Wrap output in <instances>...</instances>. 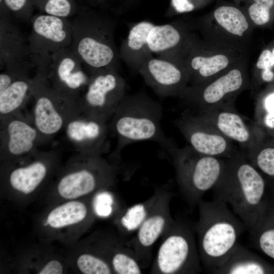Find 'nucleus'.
I'll return each mask as SVG.
<instances>
[{"label": "nucleus", "mask_w": 274, "mask_h": 274, "mask_svg": "<svg viewBox=\"0 0 274 274\" xmlns=\"http://www.w3.org/2000/svg\"><path fill=\"white\" fill-rule=\"evenodd\" d=\"M265 189L262 175L248 160L245 153L237 151L225 159L223 173L212 190L215 197L229 204L250 229L266 201Z\"/></svg>", "instance_id": "1"}, {"label": "nucleus", "mask_w": 274, "mask_h": 274, "mask_svg": "<svg viewBox=\"0 0 274 274\" xmlns=\"http://www.w3.org/2000/svg\"><path fill=\"white\" fill-rule=\"evenodd\" d=\"M70 48L90 76L97 71H118L119 51L115 41L116 19L91 9L83 11L73 19Z\"/></svg>", "instance_id": "2"}, {"label": "nucleus", "mask_w": 274, "mask_h": 274, "mask_svg": "<svg viewBox=\"0 0 274 274\" xmlns=\"http://www.w3.org/2000/svg\"><path fill=\"white\" fill-rule=\"evenodd\" d=\"M198 206L199 219L194 225L197 248L201 264L211 273L227 260L247 227L217 197L210 201L201 199Z\"/></svg>", "instance_id": "3"}, {"label": "nucleus", "mask_w": 274, "mask_h": 274, "mask_svg": "<svg viewBox=\"0 0 274 274\" xmlns=\"http://www.w3.org/2000/svg\"><path fill=\"white\" fill-rule=\"evenodd\" d=\"M161 104L144 90L126 95L111 118L109 125L117 138L115 154L134 142L152 141L167 150L175 143L162 130Z\"/></svg>", "instance_id": "4"}, {"label": "nucleus", "mask_w": 274, "mask_h": 274, "mask_svg": "<svg viewBox=\"0 0 274 274\" xmlns=\"http://www.w3.org/2000/svg\"><path fill=\"white\" fill-rule=\"evenodd\" d=\"M193 20L207 43L249 53L255 26L241 5L219 1L211 11Z\"/></svg>", "instance_id": "5"}, {"label": "nucleus", "mask_w": 274, "mask_h": 274, "mask_svg": "<svg viewBox=\"0 0 274 274\" xmlns=\"http://www.w3.org/2000/svg\"><path fill=\"white\" fill-rule=\"evenodd\" d=\"M167 151L181 193L191 207L198 205L203 195L219 180L225 158L201 154L189 145L180 148L175 143Z\"/></svg>", "instance_id": "6"}, {"label": "nucleus", "mask_w": 274, "mask_h": 274, "mask_svg": "<svg viewBox=\"0 0 274 274\" xmlns=\"http://www.w3.org/2000/svg\"><path fill=\"white\" fill-rule=\"evenodd\" d=\"M117 170L101 154L77 153L60 173L55 188L62 198L75 200L112 186Z\"/></svg>", "instance_id": "7"}, {"label": "nucleus", "mask_w": 274, "mask_h": 274, "mask_svg": "<svg viewBox=\"0 0 274 274\" xmlns=\"http://www.w3.org/2000/svg\"><path fill=\"white\" fill-rule=\"evenodd\" d=\"M31 98L33 105L30 118L45 144L63 131L71 119L81 113L79 100L54 89L41 73L36 72L32 78Z\"/></svg>", "instance_id": "8"}, {"label": "nucleus", "mask_w": 274, "mask_h": 274, "mask_svg": "<svg viewBox=\"0 0 274 274\" xmlns=\"http://www.w3.org/2000/svg\"><path fill=\"white\" fill-rule=\"evenodd\" d=\"M194 226L174 220L162 235L150 273L194 274L202 271L195 238Z\"/></svg>", "instance_id": "9"}, {"label": "nucleus", "mask_w": 274, "mask_h": 274, "mask_svg": "<svg viewBox=\"0 0 274 274\" xmlns=\"http://www.w3.org/2000/svg\"><path fill=\"white\" fill-rule=\"evenodd\" d=\"M248 60L245 57L207 82L187 86L180 98L194 112L234 107L238 95L251 87Z\"/></svg>", "instance_id": "10"}, {"label": "nucleus", "mask_w": 274, "mask_h": 274, "mask_svg": "<svg viewBox=\"0 0 274 274\" xmlns=\"http://www.w3.org/2000/svg\"><path fill=\"white\" fill-rule=\"evenodd\" d=\"M60 157V149L55 148L47 151L39 150L17 161L2 162V183L20 194H31L57 170Z\"/></svg>", "instance_id": "11"}, {"label": "nucleus", "mask_w": 274, "mask_h": 274, "mask_svg": "<svg viewBox=\"0 0 274 274\" xmlns=\"http://www.w3.org/2000/svg\"><path fill=\"white\" fill-rule=\"evenodd\" d=\"M126 83L118 71L102 69L89 76L79 99L81 113L110 121L124 96Z\"/></svg>", "instance_id": "12"}, {"label": "nucleus", "mask_w": 274, "mask_h": 274, "mask_svg": "<svg viewBox=\"0 0 274 274\" xmlns=\"http://www.w3.org/2000/svg\"><path fill=\"white\" fill-rule=\"evenodd\" d=\"M27 38L31 61L36 71L44 72L51 55L70 47L72 41V24L67 18L41 14L33 17Z\"/></svg>", "instance_id": "13"}, {"label": "nucleus", "mask_w": 274, "mask_h": 274, "mask_svg": "<svg viewBox=\"0 0 274 274\" xmlns=\"http://www.w3.org/2000/svg\"><path fill=\"white\" fill-rule=\"evenodd\" d=\"M248 56V52L213 45L200 38L183 61L189 76V86L216 78Z\"/></svg>", "instance_id": "14"}, {"label": "nucleus", "mask_w": 274, "mask_h": 274, "mask_svg": "<svg viewBox=\"0 0 274 274\" xmlns=\"http://www.w3.org/2000/svg\"><path fill=\"white\" fill-rule=\"evenodd\" d=\"M200 38L193 18L184 16L168 23L154 25L148 33L147 42L153 54L183 63Z\"/></svg>", "instance_id": "15"}, {"label": "nucleus", "mask_w": 274, "mask_h": 274, "mask_svg": "<svg viewBox=\"0 0 274 274\" xmlns=\"http://www.w3.org/2000/svg\"><path fill=\"white\" fill-rule=\"evenodd\" d=\"M45 144L30 117L21 112L0 117V158L2 162L17 161L37 152Z\"/></svg>", "instance_id": "16"}, {"label": "nucleus", "mask_w": 274, "mask_h": 274, "mask_svg": "<svg viewBox=\"0 0 274 274\" xmlns=\"http://www.w3.org/2000/svg\"><path fill=\"white\" fill-rule=\"evenodd\" d=\"M174 124L188 145L201 154L228 158L237 152L233 141L199 114L187 110L174 120Z\"/></svg>", "instance_id": "17"}, {"label": "nucleus", "mask_w": 274, "mask_h": 274, "mask_svg": "<svg viewBox=\"0 0 274 274\" xmlns=\"http://www.w3.org/2000/svg\"><path fill=\"white\" fill-rule=\"evenodd\" d=\"M158 197L145 220L137 229L136 234L128 243L143 268L151 261L152 247L175 220L172 217L170 202L172 194L159 189Z\"/></svg>", "instance_id": "18"}, {"label": "nucleus", "mask_w": 274, "mask_h": 274, "mask_svg": "<svg viewBox=\"0 0 274 274\" xmlns=\"http://www.w3.org/2000/svg\"><path fill=\"white\" fill-rule=\"evenodd\" d=\"M44 74L54 89L77 100L89 79V75L70 47L54 53Z\"/></svg>", "instance_id": "19"}, {"label": "nucleus", "mask_w": 274, "mask_h": 274, "mask_svg": "<svg viewBox=\"0 0 274 274\" xmlns=\"http://www.w3.org/2000/svg\"><path fill=\"white\" fill-rule=\"evenodd\" d=\"M138 73L160 97L180 98L189 86V76L182 62L153 55L143 63Z\"/></svg>", "instance_id": "20"}, {"label": "nucleus", "mask_w": 274, "mask_h": 274, "mask_svg": "<svg viewBox=\"0 0 274 274\" xmlns=\"http://www.w3.org/2000/svg\"><path fill=\"white\" fill-rule=\"evenodd\" d=\"M1 68L19 75H30L34 67L27 39L8 16L1 15Z\"/></svg>", "instance_id": "21"}, {"label": "nucleus", "mask_w": 274, "mask_h": 274, "mask_svg": "<svg viewBox=\"0 0 274 274\" xmlns=\"http://www.w3.org/2000/svg\"><path fill=\"white\" fill-rule=\"evenodd\" d=\"M108 122L83 113L65 125V138L77 153L102 155L108 149Z\"/></svg>", "instance_id": "22"}, {"label": "nucleus", "mask_w": 274, "mask_h": 274, "mask_svg": "<svg viewBox=\"0 0 274 274\" xmlns=\"http://www.w3.org/2000/svg\"><path fill=\"white\" fill-rule=\"evenodd\" d=\"M192 112L202 116L227 138L238 143L246 149L245 153L259 142L254 129L243 116L235 111L234 107Z\"/></svg>", "instance_id": "23"}, {"label": "nucleus", "mask_w": 274, "mask_h": 274, "mask_svg": "<svg viewBox=\"0 0 274 274\" xmlns=\"http://www.w3.org/2000/svg\"><path fill=\"white\" fill-rule=\"evenodd\" d=\"M155 24L148 20L133 24L120 47V59L133 72H138L143 63L153 55L147 42L150 29Z\"/></svg>", "instance_id": "24"}, {"label": "nucleus", "mask_w": 274, "mask_h": 274, "mask_svg": "<svg viewBox=\"0 0 274 274\" xmlns=\"http://www.w3.org/2000/svg\"><path fill=\"white\" fill-rule=\"evenodd\" d=\"M211 273L273 274L274 265L237 243L227 260Z\"/></svg>", "instance_id": "25"}, {"label": "nucleus", "mask_w": 274, "mask_h": 274, "mask_svg": "<svg viewBox=\"0 0 274 274\" xmlns=\"http://www.w3.org/2000/svg\"><path fill=\"white\" fill-rule=\"evenodd\" d=\"M249 230L255 248L274 260V198L266 199L256 222Z\"/></svg>", "instance_id": "26"}, {"label": "nucleus", "mask_w": 274, "mask_h": 274, "mask_svg": "<svg viewBox=\"0 0 274 274\" xmlns=\"http://www.w3.org/2000/svg\"><path fill=\"white\" fill-rule=\"evenodd\" d=\"M91 208L87 203L71 200L53 209L48 214L46 223L54 229L69 227L93 220Z\"/></svg>", "instance_id": "27"}, {"label": "nucleus", "mask_w": 274, "mask_h": 274, "mask_svg": "<svg viewBox=\"0 0 274 274\" xmlns=\"http://www.w3.org/2000/svg\"><path fill=\"white\" fill-rule=\"evenodd\" d=\"M32 77H18L0 93V117L21 112L31 97Z\"/></svg>", "instance_id": "28"}, {"label": "nucleus", "mask_w": 274, "mask_h": 274, "mask_svg": "<svg viewBox=\"0 0 274 274\" xmlns=\"http://www.w3.org/2000/svg\"><path fill=\"white\" fill-rule=\"evenodd\" d=\"M107 258L113 273L117 274H140L142 266L133 251L128 247L117 244L110 250Z\"/></svg>", "instance_id": "29"}, {"label": "nucleus", "mask_w": 274, "mask_h": 274, "mask_svg": "<svg viewBox=\"0 0 274 274\" xmlns=\"http://www.w3.org/2000/svg\"><path fill=\"white\" fill-rule=\"evenodd\" d=\"M155 190L153 195L146 201L128 208L119 218V224L126 232L137 230L148 216L159 195Z\"/></svg>", "instance_id": "30"}, {"label": "nucleus", "mask_w": 274, "mask_h": 274, "mask_svg": "<svg viewBox=\"0 0 274 274\" xmlns=\"http://www.w3.org/2000/svg\"><path fill=\"white\" fill-rule=\"evenodd\" d=\"M245 154L248 160L264 178H267L270 183L274 182L273 146H261L258 142Z\"/></svg>", "instance_id": "31"}, {"label": "nucleus", "mask_w": 274, "mask_h": 274, "mask_svg": "<svg viewBox=\"0 0 274 274\" xmlns=\"http://www.w3.org/2000/svg\"><path fill=\"white\" fill-rule=\"evenodd\" d=\"M242 3L255 27L267 24L274 16V0H243Z\"/></svg>", "instance_id": "32"}, {"label": "nucleus", "mask_w": 274, "mask_h": 274, "mask_svg": "<svg viewBox=\"0 0 274 274\" xmlns=\"http://www.w3.org/2000/svg\"><path fill=\"white\" fill-rule=\"evenodd\" d=\"M76 263L79 270L84 274L114 273L107 258L100 255L83 253L78 257Z\"/></svg>", "instance_id": "33"}, {"label": "nucleus", "mask_w": 274, "mask_h": 274, "mask_svg": "<svg viewBox=\"0 0 274 274\" xmlns=\"http://www.w3.org/2000/svg\"><path fill=\"white\" fill-rule=\"evenodd\" d=\"M215 0H170L166 11L167 16H174L202 9Z\"/></svg>", "instance_id": "34"}, {"label": "nucleus", "mask_w": 274, "mask_h": 274, "mask_svg": "<svg viewBox=\"0 0 274 274\" xmlns=\"http://www.w3.org/2000/svg\"><path fill=\"white\" fill-rule=\"evenodd\" d=\"M47 14L67 18L76 13L73 0H45L40 5Z\"/></svg>", "instance_id": "35"}, {"label": "nucleus", "mask_w": 274, "mask_h": 274, "mask_svg": "<svg viewBox=\"0 0 274 274\" xmlns=\"http://www.w3.org/2000/svg\"><path fill=\"white\" fill-rule=\"evenodd\" d=\"M28 0H4L6 6L13 12L17 19L27 21L30 20V17L24 10Z\"/></svg>", "instance_id": "36"}, {"label": "nucleus", "mask_w": 274, "mask_h": 274, "mask_svg": "<svg viewBox=\"0 0 274 274\" xmlns=\"http://www.w3.org/2000/svg\"><path fill=\"white\" fill-rule=\"evenodd\" d=\"M264 107L266 111L265 122L267 126L274 127V92L269 93L264 98Z\"/></svg>", "instance_id": "37"}, {"label": "nucleus", "mask_w": 274, "mask_h": 274, "mask_svg": "<svg viewBox=\"0 0 274 274\" xmlns=\"http://www.w3.org/2000/svg\"><path fill=\"white\" fill-rule=\"evenodd\" d=\"M104 194L99 195L96 199L95 211L99 215L106 216L111 213L110 204L111 199L109 195Z\"/></svg>", "instance_id": "38"}, {"label": "nucleus", "mask_w": 274, "mask_h": 274, "mask_svg": "<svg viewBox=\"0 0 274 274\" xmlns=\"http://www.w3.org/2000/svg\"><path fill=\"white\" fill-rule=\"evenodd\" d=\"M39 274H61L63 267L58 260H52L48 262L39 271Z\"/></svg>", "instance_id": "39"}, {"label": "nucleus", "mask_w": 274, "mask_h": 274, "mask_svg": "<svg viewBox=\"0 0 274 274\" xmlns=\"http://www.w3.org/2000/svg\"><path fill=\"white\" fill-rule=\"evenodd\" d=\"M271 51L268 49L263 50L260 54L256 64V67L258 70H263L271 68Z\"/></svg>", "instance_id": "40"}, {"label": "nucleus", "mask_w": 274, "mask_h": 274, "mask_svg": "<svg viewBox=\"0 0 274 274\" xmlns=\"http://www.w3.org/2000/svg\"><path fill=\"white\" fill-rule=\"evenodd\" d=\"M262 79L266 82H270L274 79V73L271 68L263 70L261 72Z\"/></svg>", "instance_id": "41"}, {"label": "nucleus", "mask_w": 274, "mask_h": 274, "mask_svg": "<svg viewBox=\"0 0 274 274\" xmlns=\"http://www.w3.org/2000/svg\"><path fill=\"white\" fill-rule=\"evenodd\" d=\"M123 10H126L135 5L140 0H118Z\"/></svg>", "instance_id": "42"}, {"label": "nucleus", "mask_w": 274, "mask_h": 274, "mask_svg": "<svg viewBox=\"0 0 274 274\" xmlns=\"http://www.w3.org/2000/svg\"><path fill=\"white\" fill-rule=\"evenodd\" d=\"M110 0H85L90 7H104Z\"/></svg>", "instance_id": "43"}, {"label": "nucleus", "mask_w": 274, "mask_h": 274, "mask_svg": "<svg viewBox=\"0 0 274 274\" xmlns=\"http://www.w3.org/2000/svg\"><path fill=\"white\" fill-rule=\"evenodd\" d=\"M274 66V48L271 51V68Z\"/></svg>", "instance_id": "44"}, {"label": "nucleus", "mask_w": 274, "mask_h": 274, "mask_svg": "<svg viewBox=\"0 0 274 274\" xmlns=\"http://www.w3.org/2000/svg\"><path fill=\"white\" fill-rule=\"evenodd\" d=\"M269 185L271 189V191L274 198V182L270 183Z\"/></svg>", "instance_id": "45"}, {"label": "nucleus", "mask_w": 274, "mask_h": 274, "mask_svg": "<svg viewBox=\"0 0 274 274\" xmlns=\"http://www.w3.org/2000/svg\"><path fill=\"white\" fill-rule=\"evenodd\" d=\"M234 1V3H235L236 5L240 6L241 4L243 2V0H233Z\"/></svg>", "instance_id": "46"}]
</instances>
